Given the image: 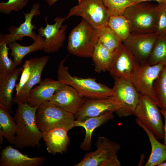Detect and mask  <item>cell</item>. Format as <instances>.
Wrapping results in <instances>:
<instances>
[{
  "mask_svg": "<svg viewBox=\"0 0 166 166\" xmlns=\"http://www.w3.org/2000/svg\"><path fill=\"white\" fill-rule=\"evenodd\" d=\"M97 149L86 153L75 166H121L117 153L120 144L104 136H100L95 144Z\"/></svg>",
  "mask_w": 166,
  "mask_h": 166,
  "instance_id": "obj_6",
  "label": "cell"
},
{
  "mask_svg": "<svg viewBox=\"0 0 166 166\" xmlns=\"http://www.w3.org/2000/svg\"><path fill=\"white\" fill-rule=\"evenodd\" d=\"M18 104L14 117L17 125L15 146L18 149L27 147L38 148L42 134L36 121L38 106H31L27 102Z\"/></svg>",
  "mask_w": 166,
  "mask_h": 166,
  "instance_id": "obj_1",
  "label": "cell"
},
{
  "mask_svg": "<svg viewBox=\"0 0 166 166\" xmlns=\"http://www.w3.org/2000/svg\"><path fill=\"white\" fill-rule=\"evenodd\" d=\"M73 16L81 17L98 29L107 25L110 17L101 0H81L70 9L66 18Z\"/></svg>",
  "mask_w": 166,
  "mask_h": 166,
  "instance_id": "obj_9",
  "label": "cell"
},
{
  "mask_svg": "<svg viewBox=\"0 0 166 166\" xmlns=\"http://www.w3.org/2000/svg\"><path fill=\"white\" fill-rule=\"evenodd\" d=\"M136 121L147 134L151 146V152L145 166H158L166 160V145L160 143L145 125L136 119Z\"/></svg>",
  "mask_w": 166,
  "mask_h": 166,
  "instance_id": "obj_24",
  "label": "cell"
},
{
  "mask_svg": "<svg viewBox=\"0 0 166 166\" xmlns=\"http://www.w3.org/2000/svg\"><path fill=\"white\" fill-rule=\"evenodd\" d=\"M86 100L85 97L73 87L64 84L56 91L49 101L74 115L83 107Z\"/></svg>",
  "mask_w": 166,
  "mask_h": 166,
  "instance_id": "obj_13",
  "label": "cell"
},
{
  "mask_svg": "<svg viewBox=\"0 0 166 166\" xmlns=\"http://www.w3.org/2000/svg\"><path fill=\"white\" fill-rule=\"evenodd\" d=\"M58 0H46L47 4L50 6H52ZM79 3L81 0H77Z\"/></svg>",
  "mask_w": 166,
  "mask_h": 166,
  "instance_id": "obj_38",
  "label": "cell"
},
{
  "mask_svg": "<svg viewBox=\"0 0 166 166\" xmlns=\"http://www.w3.org/2000/svg\"><path fill=\"white\" fill-rule=\"evenodd\" d=\"M134 4H137L146 1H155L158 2V3H166V0H131Z\"/></svg>",
  "mask_w": 166,
  "mask_h": 166,
  "instance_id": "obj_37",
  "label": "cell"
},
{
  "mask_svg": "<svg viewBox=\"0 0 166 166\" xmlns=\"http://www.w3.org/2000/svg\"><path fill=\"white\" fill-rule=\"evenodd\" d=\"M110 16L122 15L126 8L134 4L131 0H101Z\"/></svg>",
  "mask_w": 166,
  "mask_h": 166,
  "instance_id": "obj_31",
  "label": "cell"
},
{
  "mask_svg": "<svg viewBox=\"0 0 166 166\" xmlns=\"http://www.w3.org/2000/svg\"><path fill=\"white\" fill-rule=\"evenodd\" d=\"M100 33V29L93 27L82 18L69 34L66 47L68 51L80 57H91Z\"/></svg>",
  "mask_w": 166,
  "mask_h": 166,
  "instance_id": "obj_3",
  "label": "cell"
},
{
  "mask_svg": "<svg viewBox=\"0 0 166 166\" xmlns=\"http://www.w3.org/2000/svg\"><path fill=\"white\" fill-rule=\"evenodd\" d=\"M49 59L48 56H45L29 59L30 68L29 77L20 92L14 97L15 103L18 104L27 102L30 90L34 85L42 81V72Z\"/></svg>",
  "mask_w": 166,
  "mask_h": 166,
  "instance_id": "obj_17",
  "label": "cell"
},
{
  "mask_svg": "<svg viewBox=\"0 0 166 166\" xmlns=\"http://www.w3.org/2000/svg\"><path fill=\"white\" fill-rule=\"evenodd\" d=\"M119 109L117 103L111 97L86 99L81 108L74 115L76 120L83 121L99 116L109 111L116 112Z\"/></svg>",
  "mask_w": 166,
  "mask_h": 166,
  "instance_id": "obj_16",
  "label": "cell"
},
{
  "mask_svg": "<svg viewBox=\"0 0 166 166\" xmlns=\"http://www.w3.org/2000/svg\"><path fill=\"white\" fill-rule=\"evenodd\" d=\"M100 30L98 43L115 54L122 44L123 42L107 25Z\"/></svg>",
  "mask_w": 166,
  "mask_h": 166,
  "instance_id": "obj_27",
  "label": "cell"
},
{
  "mask_svg": "<svg viewBox=\"0 0 166 166\" xmlns=\"http://www.w3.org/2000/svg\"><path fill=\"white\" fill-rule=\"evenodd\" d=\"M36 119L38 128L42 134L55 128H63L68 131L75 127L74 115L49 101H45L38 106Z\"/></svg>",
  "mask_w": 166,
  "mask_h": 166,
  "instance_id": "obj_4",
  "label": "cell"
},
{
  "mask_svg": "<svg viewBox=\"0 0 166 166\" xmlns=\"http://www.w3.org/2000/svg\"><path fill=\"white\" fill-rule=\"evenodd\" d=\"M45 160L43 156L29 157L12 148L6 147L1 152L0 166H39Z\"/></svg>",
  "mask_w": 166,
  "mask_h": 166,
  "instance_id": "obj_18",
  "label": "cell"
},
{
  "mask_svg": "<svg viewBox=\"0 0 166 166\" xmlns=\"http://www.w3.org/2000/svg\"><path fill=\"white\" fill-rule=\"evenodd\" d=\"M157 6L142 2L126 8L123 15L130 23L131 33H155L157 18Z\"/></svg>",
  "mask_w": 166,
  "mask_h": 166,
  "instance_id": "obj_5",
  "label": "cell"
},
{
  "mask_svg": "<svg viewBox=\"0 0 166 166\" xmlns=\"http://www.w3.org/2000/svg\"><path fill=\"white\" fill-rule=\"evenodd\" d=\"M7 45L6 42L0 43V74L10 73L16 69L13 60L9 57L10 49Z\"/></svg>",
  "mask_w": 166,
  "mask_h": 166,
  "instance_id": "obj_32",
  "label": "cell"
},
{
  "mask_svg": "<svg viewBox=\"0 0 166 166\" xmlns=\"http://www.w3.org/2000/svg\"><path fill=\"white\" fill-rule=\"evenodd\" d=\"M39 85L29 92L27 102L32 107L38 106L46 101H49L56 91L64 84L61 81L46 78Z\"/></svg>",
  "mask_w": 166,
  "mask_h": 166,
  "instance_id": "obj_19",
  "label": "cell"
},
{
  "mask_svg": "<svg viewBox=\"0 0 166 166\" xmlns=\"http://www.w3.org/2000/svg\"><path fill=\"white\" fill-rule=\"evenodd\" d=\"M29 0H8L0 3V12L5 14H11L12 11L18 12L26 6Z\"/></svg>",
  "mask_w": 166,
  "mask_h": 166,
  "instance_id": "obj_34",
  "label": "cell"
},
{
  "mask_svg": "<svg viewBox=\"0 0 166 166\" xmlns=\"http://www.w3.org/2000/svg\"><path fill=\"white\" fill-rule=\"evenodd\" d=\"M160 112L164 118L165 124L164 126V142L163 144L166 145V111L161 109L160 110Z\"/></svg>",
  "mask_w": 166,
  "mask_h": 166,
  "instance_id": "obj_36",
  "label": "cell"
},
{
  "mask_svg": "<svg viewBox=\"0 0 166 166\" xmlns=\"http://www.w3.org/2000/svg\"><path fill=\"white\" fill-rule=\"evenodd\" d=\"M5 107L0 105V135L5 137L10 144H14L17 125Z\"/></svg>",
  "mask_w": 166,
  "mask_h": 166,
  "instance_id": "obj_25",
  "label": "cell"
},
{
  "mask_svg": "<svg viewBox=\"0 0 166 166\" xmlns=\"http://www.w3.org/2000/svg\"><path fill=\"white\" fill-rule=\"evenodd\" d=\"M158 36L155 33H131L123 43L131 51L140 64L148 63Z\"/></svg>",
  "mask_w": 166,
  "mask_h": 166,
  "instance_id": "obj_12",
  "label": "cell"
},
{
  "mask_svg": "<svg viewBox=\"0 0 166 166\" xmlns=\"http://www.w3.org/2000/svg\"><path fill=\"white\" fill-rule=\"evenodd\" d=\"M140 64L122 43L114 54L108 71L114 79H125L131 80Z\"/></svg>",
  "mask_w": 166,
  "mask_h": 166,
  "instance_id": "obj_10",
  "label": "cell"
},
{
  "mask_svg": "<svg viewBox=\"0 0 166 166\" xmlns=\"http://www.w3.org/2000/svg\"><path fill=\"white\" fill-rule=\"evenodd\" d=\"M153 93L156 103L161 109L166 111V65H165L155 80Z\"/></svg>",
  "mask_w": 166,
  "mask_h": 166,
  "instance_id": "obj_28",
  "label": "cell"
},
{
  "mask_svg": "<svg viewBox=\"0 0 166 166\" xmlns=\"http://www.w3.org/2000/svg\"><path fill=\"white\" fill-rule=\"evenodd\" d=\"M45 18L46 26H42L38 30V34L45 38L43 50L48 53H54L58 52L62 47L66 38V31L67 26L62 25L66 19V17H57L55 18L53 24H49Z\"/></svg>",
  "mask_w": 166,
  "mask_h": 166,
  "instance_id": "obj_11",
  "label": "cell"
},
{
  "mask_svg": "<svg viewBox=\"0 0 166 166\" xmlns=\"http://www.w3.org/2000/svg\"><path fill=\"white\" fill-rule=\"evenodd\" d=\"M67 57L59 63L57 70L58 80L72 86L84 97L89 99L107 98L113 94L112 88L97 82L96 78H82L71 75L68 67L64 65Z\"/></svg>",
  "mask_w": 166,
  "mask_h": 166,
  "instance_id": "obj_2",
  "label": "cell"
},
{
  "mask_svg": "<svg viewBox=\"0 0 166 166\" xmlns=\"http://www.w3.org/2000/svg\"><path fill=\"white\" fill-rule=\"evenodd\" d=\"M114 80L112 88L113 94L110 97L119 107L115 113L120 117L133 115L139 102L140 93L131 80L125 79Z\"/></svg>",
  "mask_w": 166,
  "mask_h": 166,
  "instance_id": "obj_7",
  "label": "cell"
},
{
  "mask_svg": "<svg viewBox=\"0 0 166 166\" xmlns=\"http://www.w3.org/2000/svg\"><path fill=\"white\" fill-rule=\"evenodd\" d=\"M165 65L163 62L153 65L140 64L131 80L140 93L147 96L155 102L153 85Z\"/></svg>",
  "mask_w": 166,
  "mask_h": 166,
  "instance_id": "obj_14",
  "label": "cell"
},
{
  "mask_svg": "<svg viewBox=\"0 0 166 166\" xmlns=\"http://www.w3.org/2000/svg\"><path fill=\"white\" fill-rule=\"evenodd\" d=\"M161 62L166 65V35L158 36L148 63L153 65Z\"/></svg>",
  "mask_w": 166,
  "mask_h": 166,
  "instance_id": "obj_30",
  "label": "cell"
},
{
  "mask_svg": "<svg viewBox=\"0 0 166 166\" xmlns=\"http://www.w3.org/2000/svg\"><path fill=\"white\" fill-rule=\"evenodd\" d=\"M23 69V67H19L10 73L0 74V105L5 107L10 113H13L12 106L14 103L13 97L14 89Z\"/></svg>",
  "mask_w": 166,
  "mask_h": 166,
  "instance_id": "obj_20",
  "label": "cell"
},
{
  "mask_svg": "<svg viewBox=\"0 0 166 166\" xmlns=\"http://www.w3.org/2000/svg\"><path fill=\"white\" fill-rule=\"evenodd\" d=\"M158 166H166V162L160 164Z\"/></svg>",
  "mask_w": 166,
  "mask_h": 166,
  "instance_id": "obj_39",
  "label": "cell"
},
{
  "mask_svg": "<svg viewBox=\"0 0 166 166\" xmlns=\"http://www.w3.org/2000/svg\"><path fill=\"white\" fill-rule=\"evenodd\" d=\"M22 67L23 69L20 81L18 83L16 84L15 86L16 94L19 93L29 78L30 73V68L29 60L26 61Z\"/></svg>",
  "mask_w": 166,
  "mask_h": 166,
  "instance_id": "obj_35",
  "label": "cell"
},
{
  "mask_svg": "<svg viewBox=\"0 0 166 166\" xmlns=\"http://www.w3.org/2000/svg\"><path fill=\"white\" fill-rule=\"evenodd\" d=\"M113 111L106 112L99 116L91 117L83 121L75 120V126L83 128L85 135L80 148L83 150L89 151L91 148L92 135L95 129L114 118Z\"/></svg>",
  "mask_w": 166,
  "mask_h": 166,
  "instance_id": "obj_22",
  "label": "cell"
},
{
  "mask_svg": "<svg viewBox=\"0 0 166 166\" xmlns=\"http://www.w3.org/2000/svg\"><path fill=\"white\" fill-rule=\"evenodd\" d=\"M107 26L115 33L123 42L131 33L130 23L123 15L110 16Z\"/></svg>",
  "mask_w": 166,
  "mask_h": 166,
  "instance_id": "obj_29",
  "label": "cell"
},
{
  "mask_svg": "<svg viewBox=\"0 0 166 166\" xmlns=\"http://www.w3.org/2000/svg\"><path fill=\"white\" fill-rule=\"evenodd\" d=\"M40 7L39 3H34L29 13H23L25 21L18 27L15 26H10L8 30L9 32L8 34H3L1 33L0 43L6 42L8 44L17 40L22 41L25 37H29L34 40L37 34L33 30L36 29L37 27L35 24L32 23V21L34 16L40 14L39 10Z\"/></svg>",
  "mask_w": 166,
  "mask_h": 166,
  "instance_id": "obj_15",
  "label": "cell"
},
{
  "mask_svg": "<svg viewBox=\"0 0 166 166\" xmlns=\"http://www.w3.org/2000/svg\"><path fill=\"white\" fill-rule=\"evenodd\" d=\"M33 43L29 45L23 46L16 42L7 44L11 50L10 55L13 58L16 66L21 65L24 58L28 54L37 51L43 50L45 38L38 34L34 40Z\"/></svg>",
  "mask_w": 166,
  "mask_h": 166,
  "instance_id": "obj_23",
  "label": "cell"
},
{
  "mask_svg": "<svg viewBox=\"0 0 166 166\" xmlns=\"http://www.w3.org/2000/svg\"><path fill=\"white\" fill-rule=\"evenodd\" d=\"M157 18L155 33L158 36L166 35V3L157 6Z\"/></svg>",
  "mask_w": 166,
  "mask_h": 166,
  "instance_id": "obj_33",
  "label": "cell"
},
{
  "mask_svg": "<svg viewBox=\"0 0 166 166\" xmlns=\"http://www.w3.org/2000/svg\"><path fill=\"white\" fill-rule=\"evenodd\" d=\"M114 55L97 42L94 47L91 57L95 71L98 73L108 71Z\"/></svg>",
  "mask_w": 166,
  "mask_h": 166,
  "instance_id": "obj_26",
  "label": "cell"
},
{
  "mask_svg": "<svg viewBox=\"0 0 166 166\" xmlns=\"http://www.w3.org/2000/svg\"><path fill=\"white\" fill-rule=\"evenodd\" d=\"M156 103L147 96L140 93L138 103L133 115L145 125L159 139L164 137L161 113Z\"/></svg>",
  "mask_w": 166,
  "mask_h": 166,
  "instance_id": "obj_8",
  "label": "cell"
},
{
  "mask_svg": "<svg viewBox=\"0 0 166 166\" xmlns=\"http://www.w3.org/2000/svg\"><path fill=\"white\" fill-rule=\"evenodd\" d=\"M67 131L65 129L57 128L42 134L48 153L55 155L66 152L70 141Z\"/></svg>",
  "mask_w": 166,
  "mask_h": 166,
  "instance_id": "obj_21",
  "label": "cell"
}]
</instances>
